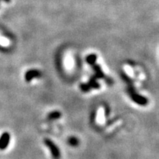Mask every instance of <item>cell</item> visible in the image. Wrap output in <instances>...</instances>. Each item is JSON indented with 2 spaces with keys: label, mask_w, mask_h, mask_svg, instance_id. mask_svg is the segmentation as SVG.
I'll list each match as a JSON object with an SVG mask.
<instances>
[{
  "label": "cell",
  "mask_w": 159,
  "mask_h": 159,
  "mask_svg": "<svg viewBox=\"0 0 159 159\" xmlns=\"http://www.w3.org/2000/svg\"><path fill=\"white\" fill-rule=\"evenodd\" d=\"M128 93L130 95V98L134 101L136 104L139 105H146L148 103V99L144 97L142 95H140L135 91V89L132 87H129L128 88Z\"/></svg>",
  "instance_id": "obj_1"
},
{
  "label": "cell",
  "mask_w": 159,
  "mask_h": 159,
  "mask_svg": "<svg viewBox=\"0 0 159 159\" xmlns=\"http://www.w3.org/2000/svg\"><path fill=\"white\" fill-rule=\"evenodd\" d=\"M44 144L50 151L52 156L55 159H59L61 157V151L57 146L52 141L49 139H46L44 140Z\"/></svg>",
  "instance_id": "obj_2"
},
{
  "label": "cell",
  "mask_w": 159,
  "mask_h": 159,
  "mask_svg": "<svg viewBox=\"0 0 159 159\" xmlns=\"http://www.w3.org/2000/svg\"><path fill=\"white\" fill-rule=\"evenodd\" d=\"M10 141H11V135L8 132H4L0 136V150H6L10 144Z\"/></svg>",
  "instance_id": "obj_3"
},
{
  "label": "cell",
  "mask_w": 159,
  "mask_h": 159,
  "mask_svg": "<svg viewBox=\"0 0 159 159\" xmlns=\"http://www.w3.org/2000/svg\"><path fill=\"white\" fill-rule=\"evenodd\" d=\"M41 76V73L37 69H30L25 73V78L27 82H30L34 78H38Z\"/></svg>",
  "instance_id": "obj_4"
},
{
  "label": "cell",
  "mask_w": 159,
  "mask_h": 159,
  "mask_svg": "<svg viewBox=\"0 0 159 159\" xmlns=\"http://www.w3.org/2000/svg\"><path fill=\"white\" fill-rule=\"evenodd\" d=\"M92 66L93 69L94 71V76L97 77V78H104L105 75L103 73V71L101 69V66L99 64H96L94 63V65L91 66Z\"/></svg>",
  "instance_id": "obj_5"
},
{
  "label": "cell",
  "mask_w": 159,
  "mask_h": 159,
  "mask_svg": "<svg viewBox=\"0 0 159 159\" xmlns=\"http://www.w3.org/2000/svg\"><path fill=\"white\" fill-rule=\"evenodd\" d=\"M97 77L95 76H93L91 77L90 79H89V82H88V84L89 85V86L91 87V89H99V87H100V85L97 82Z\"/></svg>",
  "instance_id": "obj_6"
},
{
  "label": "cell",
  "mask_w": 159,
  "mask_h": 159,
  "mask_svg": "<svg viewBox=\"0 0 159 159\" xmlns=\"http://www.w3.org/2000/svg\"><path fill=\"white\" fill-rule=\"evenodd\" d=\"M97 59V55L90 54L86 57V59H85V61H86V62L88 63L89 65L92 66V65H94V63H96Z\"/></svg>",
  "instance_id": "obj_7"
},
{
  "label": "cell",
  "mask_w": 159,
  "mask_h": 159,
  "mask_svg": "<svg viewBox=\"0 0 159 159\" xmlns=\"http://www.w3.org/2000/svg\"><path fill=\"white\" fill-rule=\"evenodd\" d=\"M61 116V114L59 111H52L50 114H48V119L49 120H55L59 119Z\"/></svg>",
  "instance_id": "obj_8"
},
{
  "label": "cell",
  "mask_w": 159,
  "mask_h": 159,
  "mask_svg": "<svg viewBox=\"0 0 159 159\" xmlns=\"http://www.w3.org/2000/svg\"><path fill=\"white\" fill-rule=\"evenodd\" d=\"M69 144L72 147H76L79 144V140L78 139L76 138L75 136H71L68 139Z\"/></svg>",
  "instance_id": "obj_9"
},
{
  "label": "cell",
  "mask_w": 159,
  "mask_h": 159,
  "mask_svg": "<svg viewBox=\"0 0 159 159\" xmlns=\"http://www.w3.org/2000/svg\"><path fill=\"white\" fill-rule=\"evenodd\" d=\"M80 89L81 91H83V92H88L91 90V87L89 86V85L88 84V83H82V84H80Z\"/></svg>",
  "instance_id": "obj_10"
},
{
  "label": "cell",
  "mask_w": 159,
  "mask_h": 159,
  "mask_svg": "<svg viewBox=\"0 0 159 159\" xmlns=\"http://www.w3.org/2000/svg\"><path fill=\"white\" fill-rule=\"evenodd\" d=\"M4 1H5V2H7V3H9L10 2H11V0H4Z\"/></svg>",
  "instance_id": "obj_11"
},
{
  "label": "cell",
  "mask_w": 159,
  "mask_h": 159,
  "mask_svg": "<svg viewBox=\"0 0 159 159\" xmlns=\"http://www.w3.org/2000/svg\"><path fill=\"white\" fill-rule=\"evenodd\" d=\"M0 1H1V0H0Z\"/></svg>",
  "instance_id": "obj_12"
}]
</instances>
